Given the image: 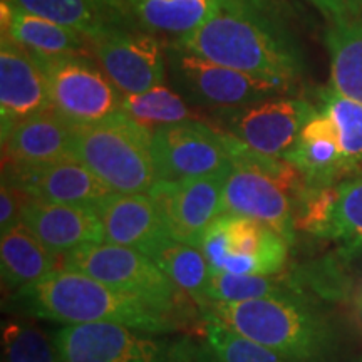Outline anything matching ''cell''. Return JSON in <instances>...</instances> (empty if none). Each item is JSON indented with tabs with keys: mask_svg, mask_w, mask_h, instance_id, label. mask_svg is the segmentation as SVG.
I'll return each mask as SVG.
<instances>
[{
	"mask_svg": "<svg viewBox=\"0 0 362 362\" xmlns=\"http://www.w3.org/2000/svg\"><path fill=\"white\" fill-rule=\"evenodd\" d=\"M171 42L216 64L275 83L297 86L304 72V56L280 13L248 0H215L198 29Z\"/></svg>",
	"mask_w": 362,
	"mask_h": 362,
	"instance_id": "cell-1",
	"label": "cell"
},
{
	"mask_svg": "<svg viewBox=\"0 0 362 362\" xmlns=\"http://www.w3.org/2000/svg\"><path fill=\"white\" fill-rule=\"evenodd\" d=\"M8 305L21 314L64 325L117 324L151 334L175 330L171 317L143 298L67 269L13 292Z\"/></svg>",
	"mask_w": 362,
	"mask_h": 362,
	"instance_id": "cell-2",
	"label": "cell"
},
{
	"mask_svg": "<svg viewBox=\"0 0 362 362\" xmlns=\"http://www.w3.org/2000/svg\"><path fill=\"white\" fill-rule=\"evenodd\" d=\"M203 319L296 362H325L332 356L329 324L298 292L243 302H211Z\"/></svg>",
	"mask_w": 362,
	"mask_h": 362,
	"instance_id": "cell-3",
	"label": "cell"
},
{
	"mask_svg": "<svg viewBox=\"0 0 362 362\" xmlns=\"http://www.w3.org/2000/svg\"><path fill=\"white\" fill-rule=\"evenodd\" d=\"M71 155L112 193H148L158 181L151 131L123 111L76 128Z\"/></svg>",
	"mask_w": 362,
	"mask_h": 362,
	"instance_id": "cell-4",
	"label": "cell"
},
{
	"mask_svg": "<svg viewBox=\"0 0 362 362\" xmlns=\"http://www.w3.org/2000/svg\"><path fill=\"white\" fill-rule=\"evenodd\" d=\"M165 52L171 88L192 106L208 112L288 96L297 89L293 84L275 83L216 64L178 42H165Z\"/></svg>",
	"mask_w": 362,
	"mask_h": 362,
	"instance_id": "cell-5",
	"label": "cell"
},
{
	"mask_svg": "<svg viewBox=\"0 0 362 362\" xmlns=\"http://www.w3.org/2000/svg\"><path fill=\"white\" fill-rule=\"evenodd\" d=\"M52 339L61 362H197L189 339L117 324L64 325Z\"/></svg>",
	"mask_w": 362,
	"mask_h": 362,
	"instance_id": "cell-6",
	"label": "cell"
},
{
	"mask_svg": "<svg viewBox=\"0 0 362 362\" xmlns=\"http://www.w3.org/2000/svg\"><path fill=\"white\" fill-rule=\"evenodd\" d=\"M47 81L52 111L74 128L123 111L124 94L88 56H34Z\"/></svg>",
	"mask_w": 362,
	"mask_h": 362,
	"instance_id": "cell-7",
	"label": "cell"
},
{
	"mask_svg": "<svg viewBox=\"0 0 362 362\" xmlns=\"http://www.w3.org/2000/svg\"><path fill=\"white\" fill-rule=\"evenodd\" d=\"M62 269L81 272L116 291L143 298L163 314L175 309L178 288L146 253L115 243H89L62 257Z\"/></svg>",
	"mask_w": 362,
	"mask_h": 362,
	"instance_id": "cell-8",
	"label": "cell"
},
{
	"mask_svg": "<svg viewBox=\"0 0 362 362\" xmlns=\"http://www.w3.org/2000/svg\"><path fill=\"white\" fill-rule=\"evenodd\" d=\"M200 250L214 274L270 277L285 267L288 243L277 232L248 216H218L206 228Z\"/></svg>",
	"mask_w": 362,
	"mask_h": 362,
	"instance_id": "cell-9",
	"label": "cell"
},
{
	"mask_svg": "<svg viewBox=\"0 0 362 362\" xmlns=\"http://www.w3.org/2000/svg\"><path fill=\"white\" fill-rule=\"evenodd\" d=\"M317 111L307 99L280 96L208 115L215 129L262 155L284 158Z\"/></svg>",
	"mask_w": 362,
	"mask_h": 362,
	"instance_id": "cell-10",
	"label": "cell"
},
{
	"mask_svg": "<svg viewBox=\"0 0 362 362\" xmlns=\"http://www.w3.org/2000/svg\"><path fill=\"white\" fill-rule=\"evenodd\" d=\"M88 42L89 56L124 96L166 83L165 42L139 25L112 27Z\"/></svg>",
	"mask_w": 362,
	"mask_h": 362,
	"instance_id": "cell-11",
	"label": "cell"
},
{
	"mask_svg": "<svg viewBox=\"0 0 362 362\" xmlns=\"http://www.w3.org/2000/svg\"><path fill=\"white\" fill-rule=\"evenodd\" d=\"M158 180L176 181L232 168L223 134L200 121L161 126L151 131Z\"/></svg>",
	"mask_w": 362,
	"mask_h": 362,
	"instance_id": "cell-12",
	"label": "cell"
},
{
	"mask_svg": "<svg viewBox=\"0 0 362 362\" xmlns=\"http://www.w3.org/2000/svg\"><path fill=\"white\" fill-rule=\"evenodd\" d=\"M232 168L198 178L156 181L148 194L160 208L171 238L200 247L208 226L223 215L225 183Z\"/></svg>",
	"mask_w": 362,
	"mask_h": 362,
	"instance_id": "cell-13",
	"label": "cell"
},
{
	"mask_svg": "<svg viewBox=\"0 0 362 362\" xmlns=\"http://www.w3.org/2000/svg\"><path fill=\"white\" fill-rule=\"evenodd\" d=\"M47 81L34 56L7 34L0 40V117L2 138L21 121L51 111Z\"/></svg>",
	"mask_w": 362,
	"mask_h": 362,
	"instance_id": "cell-14",
	"label": "cell"
},
{
	"mask_svg": "<svg viewBox=\"0 0 362 362\" xmlns=\"http://www.w3.org/2000/svg\"><path fill=\"white\" fill-rule=\"evenodd\" d=\"M223 214L248 216L277 232L291 245L296 238L293 200L285 189L257 171L233 166L226 176Z\"/></svg>",
	"mask_w": 362,
	"mask_h": 362,
	"instance_id": "cell-15",
	"label": "cell"
},
{
	"mask_svg": "<svg viewBox=\"0 0 362 362\" xmlns=\"http://www.w3.org/2000/svg\"><path fill=\"white\" fill-rule=\"evenodd\" d=\"M2 180L11 181L30 198L49 203L94 206L112 193L96 175L76 158L35 166V168H7Z\"/></svg>",
	"mask_w": 362,
	"mask_h": 362,
	"instance_id": "cell-16",
	"label": "cell"
},
{
	"mask_svg": "<svg viewBox=\"0 0 362 362\" xmlns=\"http://www.w3.org/2000/svg\"><path fill=\"white\" fill-rule=\"evenodd\" d=\"M104 242L149 255L171 235L160 208L148 193H110L94 205Z\"/></svg>",
	"mask_w": 362,
	"mask_h": 362,
	"instance_id": "cell-17",
	"label": "cell"
},
{
	"mask_svg": "<svg viewBox=\"0 0 362 362\" xmlns=\"http://www.w3.org/2000/svg\"><path fill=\"white\" fill-rule=\"evenodd\" d=\"M22 223L54 255H67L89 243L104 242L103 225L94 206L66 205L30 200L22 215Z\"/></svg>",
	"mask_w": 362,
	"mask_h": 362,
	"instance_id": "cell-18",
	"label": "cell"
},
{
	"mask_svg": "<svg viewBox=\"0 0 362 362\" xmlns=\"http://www.w3.org/2000/svg\"><path fill=\"white\" fill-rule=\"evenodd\" d=\"M76 128L52 110L21 121L2 138L4 166L35 168L72 158Z\"/></svg>",
	"mask_w": 362,
	"mask_h": 362,
	"instance_id": "cell-19",
	"label": "cell"
},
{
	"mask_svg": "<svg viewBox=\"0 0 362 362\" xmlns=\"http://www.w3.org/2000/svg\"><path fill=\"white\" fill-rule=\"evenodd\" d=\"M0 29L33 56H89L84 34L27 12L12 0H0Z\"/></svg>",
	"mask_w": 362,
	"mask_h": 362,
	"instance_id": "cell-20",
	"label": "cell"
},
{
	"mask_svg": "<svg viewBox=\"0 0 362 362\" xmlns=\"http://www.w3.org/2000/svg\"><path fill=\"white\" fill-rule=\"evenodd\" d=\"M284 160L302 171L309 187H332L347 178L337 129L322 111L307 121Z\"/></svg>",
	"mask_w": 362,
	"mask_h": 362,
	"instance_id": "cell-21",
	"label": "cell"
},
{
	"mask_svg": "<svg viewBox=\"0 0 362 362\" xmlns=\"http://www.w3.org/2000/svg\"><path fill=\"white\" fill-rule=\"evenodd\" d=\"M13 4L56 24L93 37L112 27L138 25L121 0H12Z\"/></svg>",
	"mask_w": 362,
	"mask_h": 362,
	"instance_id": "cell-22",
	"label": "cell"
},
{
	"mask_svg": "<svg viewBox=\"0 0 362 362\" xmlns=\"http://www.w3.org/2000/svg\"><path fill=\"white\" fill-rule=\"evenodd\" d=\"M24 223L2 233L0 240V267L2 284L13 293L27 285L39 282L59 270L62 260L57 259Z\"/></svg>",
	"mask_w": 362,
	"mask_h": 362,
	"instance_id": "cell-23",
	"label": "cell"
},
{
	"mask_svg": "<svg viewBox=\"0 0 362 362\" xmlns=\"http://www.w3.org/2000/svg\"><path fill=\"white\" fill-rule=\"evenodd\" d=\"M141 29L180 40L193 33L210 16L215 0H121Z\"/></svg>",
	"mask_w": 362,
	"mask_h": 362,
	"instance_id": "cell-24",
	"label": "cell"
},
{
	"mask_svg": "<svg viewBox=\"0 0 362 362\" xmlns=\"http://www.w3.org/2000/svg\"><path fill=\"white\" fill-rule=\"evenodd\" d=\"M148 257L156 262L180 292L192 298L200 312L211 304L210 285L214 272L200 248L170 237Z\"/></svg>",
	"mask_w": 362,
	"mask_h": 362,
	"instance_id": "cell-25",
	"label": "cell"
},
{
	"mask_svg": "<svg viewBox=\"0 0 362 362\" xmlns=\"http://www.w3.org/2000/svg\"><path fill=\"white\" fill-rule=\"evenodd\" d=\"M325 44L330 57V86L362 104V16L329 22Z\"/></svg>",
	"mask_w": 362,
	"mask_h": 362,
	"instance_id": "cell-26",
	"label": "cell"
},
{
	"mask_svg": "<svg viewBox=\"0 0 362 362\" xmlns=\"http://www.w3.org/2000/svg\"><path fill=\"white\" fill-rule=\"evenodd\" d=\"M123 112L149 131L161 126L200 121L210 124V115L194 107L178 90L161 84L123 98Z\"/></svg>",
	"mask_w": 362,
	"mask_h": 362,
	"instance_id": "cell-27",
	"label": "cell"
},
{
	"mask_svg": "<svg viewBox=\"0 0 362 362\" xmlns=\"http://www.w3.org/2000/svg\"><path fill=\"white\" fill-rule=\"evenodd\" d=\"M317 110L327 115L337 129L339 146L344 156L347 176L362 171V104L332 88L317 90Z\"/></svg>",
	"mask_w": 362,
	"mask_h": 362,
	"instance_id": "cell-28",
	"label": "cell"
},
{
	"mask_svg": "<svg viewBox=\"0 0 362 362\" xmlns=\"http://www.w3.org/2000/svg\"><path fill=\"white\" fill-rule=\"evenodd\" d=\"M327 238L347 247H362V171L347 176L336 185Z\"/></svg>",
	"mask_w": 362,
	"mask_h": 362,
	"instance_id": "cell-29",
	"label": "cell"
},
{
	"mask_svg": "<svg viewBox=\"0 0 362 362\" xmlns=\"http://www.w3.org/2000/svg\"><path fill=\"white\" fill-rule=\"evenodd\" d=\"M293 292H297L296 282L284 277L214 274L210 285V302L255 300V298L287 296Z\"/></svg>",
	"mask_w": 362,
	"mask_h": 362,
	"instance_id": "cell-30",
	"label": "cell"
},
{
	"mask_svg": "<svg viewBox=\"0 0 362 362\" xmlns=\"http://www.w3.org/2000/svg\"><path fill=\"white\" fill-rule=\"evenodd\" d=\"M2 349V362H61L54 339L25 320H11L4 325Z\"/></svg>",
	"mask_w": 362,
	"mask_h": 362,
	"instance_id": "cell-31",
	"label": "cell"
},
{
	"mask_svg": "<svg viewBox=\"0 0 362 362\" xmlns=\"http://www.w3.org/2000/svg\"><path fill=\"white\" fill-rule=\"evenodd\" d=\"M205 322L206 349L218 362H296L240 336L218 322Z\"/></svg>",
	"mask_w": 362,
	"mask_h": 362,
	"instance_id": "cell-32",
	"label": "cell"
},
{
	"mask_svg": "<svg viewBox=\"0 0 362 362\" xmlns=\"http://www.w3.org/2000/svg\"><path fill=\"white\" fill-rule=\"evenodd\" d=\"M33 198L11 181L2 180V189H0V232L6 233L13 226L22 223L25 206Z\"/></svg>",
	"mask_w": 362,
	"mask_h": 362,
	"instance_id": "cell-33",
	"label": "cell"
},
{
	"mask_svg": "<svg viewBox=\"0 0 362 362\" xmlns=\"http://www.w3.org/2000/svg\"><path fill=\"white\" fill-rule=\"evenodd\" d=\"M329 22L362 16V0H307Z\"/></svg>",
	"mask_w": 362,
	"mask_h": 362,
	"instance_id": "cell-34",
	"label": "cell"
},
{
	"mask_svg": "<svg viewBox=\"0 0 362 362\" xmlns=\"http://www.w3.org/2000/svg\"><path fill=\"white\" fill-rule=\"evenodd\" d=\"M248 2H252V4H257V6H260V7H264V8H269V11H272V12H277V13H280L279 11V6H280V2L279 0H248Z\"/></svg>",
	"mask_w": 362,
	"mask_h": 362,
	"instance_id": "cell-35",
	"label": "cell"
},
{
	"mask_svg": "<svg viewBox=\"0 0 362 362\" xmlns=\"http://www.w3.org/2000/svg\"><path fill=\"white\" fill-rule=\"evenodd\" d=\"M197 362H218L211 356V352L206 347H198L197 349Z\"/></svg>",
	"mask_w": 362,
	"mask_h": 362,
	"instance_id": "cell-36",
	"label": "cell"
},
{
	"mask_svg": "<svg viewBox=\"0 0 362 362\" xmlns=\"http://www.w3.org/2000/svg\"><path fill=\"white\" fill-rule=\"evenodd\" d=\"M359 362H362V361H359Z\"/></svg>",
	"mask_w": 362,
	"mask_h": 362,
	"instance_id": "cell-37",
	"label": "cell"
}]
</instances>
